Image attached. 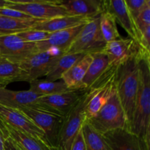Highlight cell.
Listing matches in <instances>:
<instances>
[{
	"label": "cell",
	"mask_w": 150,
	"mask_h": 150,
	"mask_svg": "<svg viewBox=\"0 0 150 150\" xmlns=\"http://www.w3.org/2000/svg\"><path fill=\"white\" fill-rule=\"evenodd\" d=\"M69 16L93 18L105 10V0H57Z\"/></svg>",
	"instance_id": "9a60e30c"
},
{
	"label": "cell",
	"mask_w": 150,
	"mask_h": 150,
	"mask_svg": "<svg viewBox=\"0 0 150 150\" xmlns=\"http://www.w3.org/2000/svg\"><path fill=\"white\" fill-rule=\"evenodd\" d=\"M86 23L50 33L45 40L36 43L37 52L57 50L65 54Z\"/></svg>",
	"instance_id": "5bb4252c"
},
{
	"label": "cell",
	"mask_w": 150,
	"mask_h": 150,
	"mask_svg": "<svg viewBox=\"0 0 150 150\" xmlns=\"http://www.w3.org/2000/svg\"><path fill=\"white\" fill-rule=\"evenodd\" d=\"M100 15L85 24L65 54H92L104 51L106 42L100 29Z\"/></svg>",
	"instance_id": "5b68a950"
},
{
	"label": "cell",
	"mask_w": 150,
	"mask_h": 150,
	"mask_svg": "<svg viewBox=\"0 0 150 150\" xmlns=\"http://www.w3.org/2000/svg\"><path fill=\"white\" fill-rule=\"evenodd\" d=\"M92 60L89 64L84 78L79 86L78 91L83 92L87 91L108 70L110 64L106 54L102 52L92 54Z\"/></svg>",
	"instance_id": "d6986e66"
},
{
	"label": "cell",
	"mask_w": 150,
	"mask_h": 150,
	"mask_svg": "<svg viewBox=\"0 0 150 150\" xmlns=\"http://www.w3.org/2000/svg\"><path fill=\"white\" fill-rule=\"evenodd\" d=\"M111 150H150V145L127 128L103 134Z\"/></svg>",
	"instance_id": "4fadbf2b"
},
{
	"label": "cell",
	"mask_w": 150,
	"mask_h": 150,
	"mask_svg": "<svg viewBox=\"0 0 150 150\" xmlns=\"http://www.w3.org/2000/svg\"><path fill=\"white\" fill-rule=\"evenodd\" d=\"M139 84L130 130L149 144L150 52L143 51L139 58Z\"/></svg>",
	"instance_id": "6da1fadb"
},
{
	"label": "cell",
	"mask_w": 150,
	"mask_h": 150,
	"mask_svg": "<svg viewBox=\"0 0 150 150\" xmlns=\"http://www.w3.org/2000/svg\"><path fill=\"white\" fill-rule=\"evenodd\" d=\"M40 95L31 90L13 91L0 87V105L13 109L34 108Z\"/></svg>",
	"instance_id": "e0dca14e"
},
{
	"label": "cell",
	"mask_w": 150,
	"mask_h": 150,
	"mask_svg": "<svg viewBox=\"0 0 150 150\" xmlns=\"http://www.w3.org/2000/svg\"><path fill=\"white\" fill-rule=\"evenodd\" d=\"M18 110L26 114L42 130L45 134V142L57 149L59 135L64 117L39 108H23Z\"/></svg>",
	"instance_id": "52a82bcc"
},
{
	"label": "cell",
	"mask_w": 150,
	"mask_h": 150,
	"mask_svg": "<svg viewBox=\"0 0 150 150\" xmlns=\"http://www.w3.org/2000/svg\"><path fill=\"white\" fill-rule=\"evenodd\" d=\"M92 60V54H86L62 75L61 79L70 90L78 91Z\"/></svg>",
	"instance_id": "44dd1931"
},
{
	"label": "cell",
	"mask_w": 150,
	"mask_h": 150,
	"mask_svg": "<svg viewBox=\"0 0 150 150\" xmlns=\"http://www.w3.org/2000/svg\"><path fill=\"white\" fill-rule=\"evenodd\" d=\"M4 150H21L9 137H4Z\"/></svg>",
	"instance_id": "836d02e7"
},
{
	"label": "cell",
	"mask_w": 150,
	"mask_h": 150,
	"mask_svg": "<svg viewBox=\"0 0 150 150\" xmlns=\"http://www.w3.org/2000/svg\"><path fill=\"white\" fill-rule=\"evenodd\" d=\"M143 48L130 38H120L107 42L103 52L108 57L110 65L119 66L139 54ZM145 51V50H144Z\"/></svg>",
	"instance_id": "7c38bea8"
},
{
	"label": "cell",
	"mask_w": 150,
	"mask_h": 150,
	"mask_svg": "<svg viewBox=\"0 0 150 150\" xmlns=\"http://www.w3.org/2000/svg\"><path fill=\"white\" fill-rule=\"evenodd\" d=\"M9 4V0H0V8L7 7Z\"/></svg>",
	"instance_id": "d590c367"
},
{
	"label": "cell",
	"mask_w": 150,
	"mask_h": 150,
	"mask_svg": "<svg viewBox=\"0 0 150 150\" xmlns=\"http://www.w3.org/2000/svg\"><path fill=\"white\" fill-rule=\"evenodd\" d=\"M7 8L18 10L31 18L48 20L56 17L69 16L67 11L55 1H18L9 0Z\"/></svg>",
	"instance_id": "ba28073f"
},
{
	"label": "cell",
	"mask_w": 150,
	"mask_h": 150,
	"mask_svg": "<svg viewBox=\"0 0 150 150\" xmlns=\"http://www.w3.org/2000/svg\"><path fill=\"white\" fill-rule=\"evenodd\" d=\"M139 45L146 51L150 52V26H148L140 35Z\"/></svg>",
	"instance_id": "1f68e13d"
},
{
	"label": "cell",
	"mask_w": 150,
	"mask_h": 150,
	"mask_svg": "<svg viewBox=\"0 0 150 150\" xmlns=\"http://www.w3.org/2000/svg\"><path fill=\"white\" fill-rule=\"evenodd\" d=\"M70 150H86L83 133H82V127L73 139Z\"/></svg>",
	"instance_id": "d6a6232c"
},
{
	"label": "cell",
	"mask_w": 150,
	"mask_h": 150,
	"mask_svg": "<svg viewBox=\"0 0 150 150\" xmlns=\"http://www.w3.org/2000/svg\"><path fill=\"white\" fill-rule=\"evenodd\" d=\"M83 92L69 91L55 95L41 96L33 108L45 110L64 117L80 100Z\"/></svg>",
	"instance_id": "30bf717a"
},
{
	"label": "cell",
	"mask_w": 150,
	"mask_h": 150,
	"mask_svg": "<svg viewBox=\"0 0 150 150\" xmlns=\"http://www.w3.org/2000/svg\"><path fill=\"white\" fill-rule=\"evenodd\" d=\"M0 130L3 137L10 138L21 150H57L38 138L15 130L1 120Z\"/></svg>",
	"instance_id": "ac0fdd59"
},
{
	"label": "cell",
	"mask_w": 150,
	"mask_h": 150,
	"mask_svg": "<svg viewBox=\"0 0 150 150\" xmlns=\"http://www.w3.org/2000/svg\"><path fill=\"white\" fill-rule=\"evenodd\" d=\"M0 16L9 18H13L22 19V20H34L35 19L31 18L28 15L22 13V12L16 10H13V9L7 8V7L0 8Z\"/></svg>",
	"instance_id": "4dcf8cb0"
},
{
	"label": "cell",
	"mask_w": 150,
	"mask_h": 150,
	"mask_svg": "<svg viewBox=\"0 0 150 150\" xmlns=\"http://www.w3.org/2000/svg\"><path fill=\"white\" fill-rule=\"evenodd\" d=\"M4 140L2 133L0 130V150H4Z\"/></svg>",
	"instance_id": "e575fe53"
},
{
	"label": "cell",
	"mask_w": 150,
	"mask_h": 150,
	"mask_svg": "<svg viewBox=\"0 0 150 150\" xmlns=\"http://www.w3.org/2000/svg\"><path fill=\"white\" fill-rule=\"evenodd\" d=\"M105 10L114 16L117 23L128 34L130 38L139 43V34L136 23L128 11L125 0H105Z\"/></svg>",
	"instance_id": "2e32d148"
},
{
	"label": "cell",
	"mask_w": 150,
	"mask_h": 150,
	"mask_svg": "<svg viewBox=\"0 0 150 150\" xmlns=\"http://www.w3.org/2000/svg\"><path fill=\"white\" fill-rule=\"evenodd\" d=\"M85 55L86 54H64L59 59L49 73L45 76V80L57 81L61 79L62 75Z\"/></svg>",
	"instance_id": "7402d4cb"
},
{
	"label": "cell",
	"mask_w": 150,
	"mask_h": 150,
	"mask_svg": "<svg viewBox=\"0 0 150 150\" xmlns=\"http://www.w3.org/2000/svg\"><path fill=\"white\" fill-rule=\"evenodd\" d=\"M36 52V43L25 42L16 34L0 35V57L19 64Z\"/></svg>",
	"instance_id": "9c48e42d"
},
{
	"label": "cell",
	"mask_w": 150,
	"mask_h": 150,
	"mask_svg": "<svg viewBox=\"0 0 150 150\" xmlns=\"http://www.w3.org/2000/svg\"><path fill=\"white\" fill-rule=\"evenodd\" d=\"M95 130L101 134L117 129L127 128L129 130L125 113L122 108L117 89L108 100L106 103L94 117L86 120Z\"/></svg>",
	"instance_id": "3957f363"
},
{
	"label": "cell",
	"mask_w": 150,
	"mask_h": 150,
	"mask_svg": "<svg viewBox=\"0 0 150 150\" xmlns=\"http://www.w3.org/2000/svg\"><path fill=\"white\" fill-rule=\"evenodd\" d=\"M92 18L84 16H65L53 18L48 20H43L38 22L32 29L44 31L48 33L58 32L69 29L80 24L86 23Z\"/></svg>",
	"instance_id": "ffe728a7"
},
{
	"label": "cell",
	"mask_w": 150,
	"mask_h": 150,
	"mask_svg": "<svg viewBox=\"0 0 150 150\" xmlns=\"http://www.w3.org/2000/svg\"><path fill=\"white\" fill-rule=\"evenodd\" d=\"M64 53L57 50L38 51L18 64L21 70L17 81L30 82L46 76Z\"/></svg>",
	"instance_id": "277c9868"
},
{
	"label": "cell",
	"mask_w": 150,
	"mask_h": 150,
	"mask_svg": "<svg viewBox=\"0 0 150 150\" xmlns=\"http://www.w3.org/2000/svg\"><path fill=\"white\" fill-rule=\"evenodd\" d=\"M0 120L18 131L38 138L45 142V134L42 130L20 110L0 105Z\"/></svg>",
	"instance_id": "8fae6325"
},
{
	"label": "cell",
	"mask_w": 150,
	"mask_h": 150,
	"mask_svg": "<svg viewBox=\"0 0 150 150\" xmlns=\"http://www.w3.org/2000/svg\"><path fill=\"white\" fill-rule=\"evenodd\" d=\"M82 133L86 150H111L103 135L86 121L82 125Z\"/></svg>",
	"instance_id": "cb8c5ba5"
},
{
	"label": "cell",
	"mask_w": 150,
	"mask_h": 150,
	"mask_svg": "<svg viewBox=\"0 0 150 150\" xmlns=\"http://www.w3.org/2000/svg\"><path fill=\"white\" fill-rule=\"evenodd\" d=\"M135 23H136V28L139 34V38H140L141 34L148 26H150V3L145 7V8L139 14L135 21Z\"/></svg>",
	"instance_id": "f546056e"
},
{
	"label": "cell",
	"mask_w": 150,
	"mask_h": 150,
	"mask_svg": "<svg viewBox=\"0 0 150 150\" xmlns=\"http://www.w3.org/2000/svg\"><path fill=\"white\" fill-rule=\"evenodd\" d=\"M87 93L83 92L78 103L64 116L57 142V150H70L73 139L86 120L85 114Z\"/></svg>",
	"instance_id": "8992f818"
},
{
	"label": "cell",
	"mask_w": 150,
	"mask_h": 150,
	"mask_svg": "<svg viewBox=\"0 0 150 150\" xmlns=\"http://www.w3.org/2000/svg\"><path fill=\"white\" fill-rule=\"evenodd\" d=\"M29 90L40 96L55 95L71 91L63 81H49L47 80L37 79L29 83Z\"/></svg>",
	"instance_id": "d4e9b609"
},
{
	"label": "cell",
	"mask_w": 150,
	"mask_h": 150,
	"mask_svg": "<svg viewBox=\"0 0 150 150\" xmlns=\"http://www.w3.org/2000/svg\"><path fill=\"white\" fill-rule=\"evenodd\" d=\"M20 73L18 64L0 57V87H5L10 83L17 81Z\"/></svg>",
	"instance_id": "4316f807"
},
{
	"label": "cell",
	"mask_w": 150,
	"mask_h": 150,
	"mask_svg": "<svg viewBox=\"0 0 150 150\" xmlns=\"http://www.w3.org/2000/svg\"><path fill=\"white\" fill-rule=\"evenodd\" d=\"M117 23L114 16L109 12L105 10L101 14L100 29L103 38L106 43L121 38L117 29Z\"/></svg>",
	"instance_id": "484cf974"
},
{
	"label": "cell",
	"mask_w": 150,
	"mask_h": 150,
	"mask_svg": "<svg viewBox=\"0 0 150 150\" xmlns=\"http://www.w3.org/2000/svg\"><path fill=\"white\" fill-rule=\"evenodd\" d=\"M18 37L24 40L25 42H31V43H38L42 42L48 38L50 33L44 31L37 30L35 29H27L23 32L16 33Z\"/></svg>",
	"instance_id": "83f0119b"
},
{
	"label": "cell",
	"mask_w": 150,
	"mask_h": 150,
	"mask_svg": "<svg viewBox=\"0 0 150 150\" xmlns=\"http://www.w3.org/2000/svg\"><path fill=\"white\" fill-rule=\"evenodd\" d=\"M117 67L116 89L125 113L130 130L139 84V58L141 52Z\"/></svg>",
	"instance_id": "7a4b0ae2"
},
{
	"label": "cell",
	"mask_w": 150,
	"mask_h": 150,
	"mask_svg": "<svg viewBox=\"0 0 150 150\" xmlns=\"http://www.w3.org/2000/svg\"><path fill=\"white\" fill-rule=\"evenodd\" d=\"M128 11L134 21L142 10L150 3V0H125Z\"/></svg>",
	"instance_id": "f1b7e54d"
},
{
	"label": "cell",
	"mask_w": 150,
	"mask_h": 150,
	"mask_svg": "<svg viewBox=\"0 0 150 150\" xmlns=\"http://www.w3.org/2000/svg\"><path fill=\"white\" fill-rule=\"evenodd\" d=\"M41 21L42 20H22L0 16V35H13L32 29Z\"/></svg>",
	"instance_id": "603a6c76"
}]
</instances>
